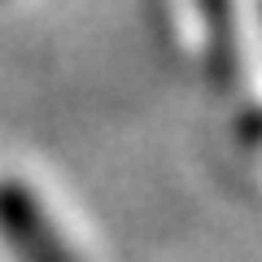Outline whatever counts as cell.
<instances>
[{
  "label": "cell",
  "instance_id": "6da1fadb",
  "mask_svg": "<svg viewBox=\"0 0 262 262\" xmlns=\"http://www.w3.org/2000/svg\"><path fill=\"white\" fill-rule=\"evenodd\" d=\"M0 227H5V236L13 241V249H22L27 262H75L61 249V241L44 227L35 201L27 196L22 184H5L0 188Z\"/></svg>",
  "mask_w": 262,
  "mask_h": 262
}]
</instances>
